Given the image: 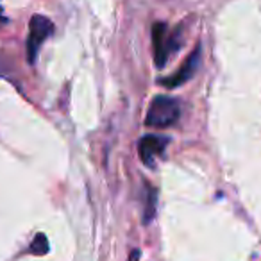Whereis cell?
Instances as JSON below:
<instances>
[{
	"label": "cell",
	"instance_id": "obj_4",
	"mask_svg": "<svg viewBox=\"0 0 261 261\" xmlns=\"http://www.w3.org/2000/svg\"><path fill=\"white\" fill-rule=\"evenodd\" d=\"M167 145H168V138H163V136H156V135L143 136L138 143L140 160L147 167H154L156 165V158L163 156Z\"/></svg>",
	"mask_w": 261,
	"mask_h": 261
},
{
	"label": "cell",
	"instance_id": "obj_9",
	"mask_svg": "<svg viewBox=\"0 0 261 261\" xmlns=\"http://www.w3.org/2000/svg\"><path fill=\"white\" fill-rule=\"evenodd\" d=\"M2 13L4 11H2V6H0V20H4V15H2Z\"/></svg>",
	"mask_w": 261,
	"mask_h": 261
},
{
	"label": "cell",
	"instance_id": "obj_5",
	"mask_svg": "<svg viewBox=\"0 0 261 261\" xmlns=\"http://www.w3.org/2000/svg\"><path fill=\"white\" fill-rule=\"evenodd\" d=\"M199 61H200V48L197 47L195 50L188 56V59L182 63V66L174 73V75L165 77V79H160L158 83L163 84V86H167V88L181 86V84H185L188 79H192V75L195 73L197 66H199Z\"/></svg>",
	"mask_w": 261,
	"mask_h": 261
},
{
	"label": "cell",
	"instance_id": "obj_2",
	"mask_svg": "<svg viewBox=\"0 0 261 261\" xmlns=\"http://www.w3.org/2000/svg\"><path fill=\"white\" fill-rule=\"evenodd\" d=\"M177 40V33H170L167 23L156 22L152 27V48H154V63L158 68H165L168 61V56L179 48L175 43Z\"/></svg>",
	"mask_w": 261,
	"mask_h": 261
},
{
	"label": "cell",
	"instance_id": "obj_1",
	"mask_svg": "<svg viewBox=\"0 0 261 261\" xmlns=\"http://www.w3.org/2000/svg\"><path fill=\"white\" fill-rule=\"evenodd\" d=\"M181 116V108L179 102L172 97H165V95H158L149 106V111L145 116V123L149 127H156V129H165V127L174 125Z\"/></svg>",
	"mask_w": 261,
	"mask_h": 261
},
{
	"label": "cell",
	"instance_id": "obj_7",
	"mask_svg": "<svg viewBox=\"0 0 261 261\" xmlns=\"http://www.w3.org/2000/svg\"><path fill=\"white\" fill-rule=\"evenodd\" d=\"M31 252L36 254V256H43V254L48 252V240L45 234H38L36 238H34V242L31 243Z\"/></svg>",
	"mask_w": 261,
	"mask_h": 261
},
{
	"label": "cell",
	"instance_id": "obj_8",
	"mask_svg": "<svg viewBox=\"0 0 261 261\" xmlns=\"http://www.w3.org/2000/svg\"><path fill=\"white\" fill-rule=\"evenodd\" d=\"M140 259V250H135V252H130L129 261H138Z\"/></svg>",
	"mask_w": 261,
	"mask_h": 261
},
{
	"label": "cell",
	"instance_id": "obj_3",
	"mask_svg": "<svg viewBox=\"0 0 261 261\" xmlns=\"http://www.w3.org/2000/svg\"><path fill=\"white\" fill-rule=\"evenodd\" d=\"M54 34V23L47 16L34 15L29 22V36H27V59L33 65L36 61V56L40 52V47L48 36Z\"/></svg>",
	"mask_w": 261,
	"mask_h": 261
},
{
	"label": "cell",
	"instance_id": "obj_6",
	"mask_svg": "<svg viewBox=\"0 0 261 261\" xmlns=\"http://www.w3.org/2000/svg\"><path fill=\"white\" fill-rule=\"evenodd\" d=\"M156 204H158V192L149 186L145 195V211H143V222L145 224L152 222L154 215H156Z\"/></svg>",
	"mask_w": 261,
	"mask_h": 261
}]
</instances>
